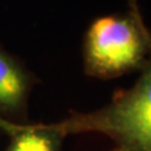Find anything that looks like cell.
<instances>
[{
    "label": "cell",
    "instance_id": "obj_1",
    "mask_svg": "<svg viewBox=\"0 0 151 151\" xmlns=\"http://www.w3.org/2000/svg\"><path fill=\"white\" fill-rule=\"evenodd\" d=\"M64 137L77 134H100L113 144V151H151V59L129 89L92 112H70L53 124Z\"/></svg>",
    "mask_w": 151,
    "mask_h": 151
},
{
    "label": "cell",
    "instance_id": "obj_2",
    "mask_svg": "<svg viewBox=\"0 0 151 151\" xmlns=\"http://www.w3.org/2000/svg\"><path fill=\"white\" fill-rule=\"evenodd\" d=\"M151 59V32L145 25L136 0L126 13L100 17L89 24L83 40L87 76L100 79L141 70Z\"/></svg>",
    "mask_w": 151,
    "mask_h": 151
},
{
    "label": "cell",
    "instance_id": "obj_3",
    "mask_svg": "<svg viewBox=\"0 0 151 151\" xmlns=\"http://www.w3.org/2000/svg\"><path fill=\"white\" fill-rule=\"evenodd\" d=\"M35 77L17 58L0 48V115L8 121L27 124L28 97Z\"/></svg>",
    "mask_w": 151,
    "mask_h": 151
},
{
    "label": "cell",
    "instance_id": "obj_4",
    "mask_svg": "<svg viewBox=\"0 0 151 151\" xmlns=\"http://www.w3.org/2000/svg\"><path fill=\"white\" fill-rule=\"evenodd\" d=\"M0 130L9 136L5 151H63L64 136L53 124H18L0 117Z\"/></svg>",
    "mask_w": 151,
    "mask_h": 151
}]
</instances>
